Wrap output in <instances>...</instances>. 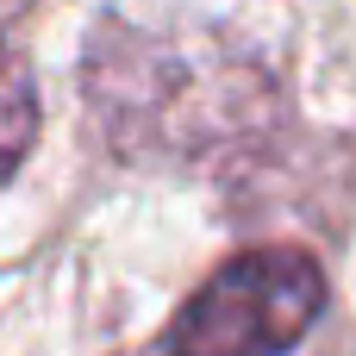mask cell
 Listing matches in <instances>:
<instances>
[{"label":"cell","instance_id":"3957f363","mask_svg":"<svg viewBox=\"0 0 356 356\" xmlns=\"http://www.w3.org/2000/svg\"><path fill=\"white\" fill-rule=\"evenodd\" d=\"M38 144V81H31V63L0 38V188L25 169Z\"/></svg>","mask_w":356,"mask_h":356},{"label":"cell","instance_id":"7a4b0ae2","mask_svg":"<svg viewBox=\"0 0 356 356\" xmlns=\"http://www.w3.org/2000/svg\"><path fill=\"white\" fill-rule=\"evenodd\" d=\"M332 307L325 263L300 244L225 257L169 319L156 356H288Z\"/></svg>","mask_w":356,"mask_h":356},{"label":"cell","instance_id":"277c9868","mask_svg":"<svg viewBox=\"0 0 356 356\" xmlns=\"http://www.w3.org/2000/svg\"><path fill=\"white\" fill-rule=\"evenodd\" d=\"M25 6H31V0H0V31H6V25H13V19H19Z\"/></svg>","mask_w":356,"mask_h":356},{"label":"cell","instance_id":"6da1fadb","mask_svg":"<svg viewBox=\"0 0 356 356\" xmlns=\"http://www.w3.org/2000/svg\"><path fill=\"white\" fill-rule=\"evenodd\" d=\"M81 88L100 138L144 169H219L250 156L282 119V94L257 56L125 19H94Z\"/></svg>","mask_w":356,"mask_h":356}]
</instances>
